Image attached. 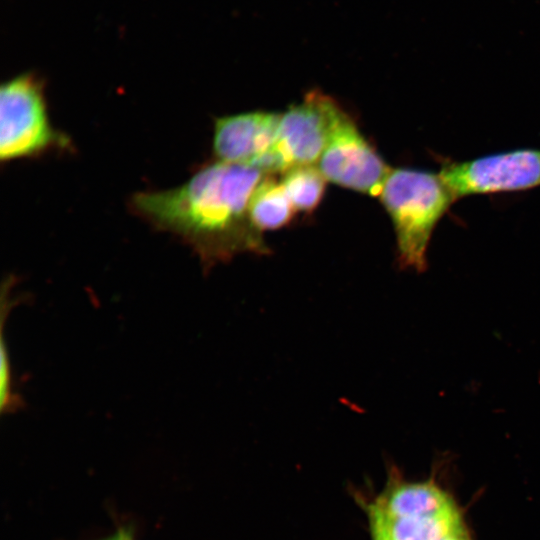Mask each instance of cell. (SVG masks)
Returning a JSON list of instances; mask_svg holds the SVG:
<instances>
[{"label":"cell","instance_id":"cell-1","mask_svg":"<svg viewBox=\"0 0 540 540\" xmlns=\"http://www.w3.org/2000/svg\"><path fill=\"white\" fill-rule=\"evenodd\" d=\"M267 174L251 165L215 160L182 185L136 193L132 210L154 227L189 244L206 268L241 253L267 255L271 249L251 222V195Z\"/></svg>","mask_w":540,"mask_h":540},{"label":"cell","instance_id":"cell-2","mask_svg":"<svg viewBox=\"0 0 540 540\" xmlns=\"http://www.w3.org/2000/svg\"><path fill=\"white\" fill-rule=\"evenodd\" d=\"M379 198L394 227L399 267L425 271L433 230L456 199L452 191L440 174L392 168Z\"/></svg>","mask_w":540,"mask_h":540},{"label":"cell","instance_id":"cell-3","mask_svg":"<svg viewBox=\"0 0 540 540\" xmlns=\"http://www.w3.org/2000/svg\"><path fill=\"white\" fill-rule=\"evenodd\" d=\"M0 120L2 161L36 157L70 147V139L52 126L43 83L32 72L2 83Z\"/></svg>","mask_w":540,"mask_h":540},{"label":"cell","instance_id":"cell-4","mask_svg":"<svg viewBox=\"0 0 540 540\" xmlns=\"http://www.w3.org/2000/svg\"><path fill=\"white\" fill-rule=\"evenodd\" d=\"M316 165L327 181L378 197L392 169L344 109Z\"/></svg>","mask_w":540,"mask_h":540},{"label":"cell","instance_id":"cell-5","mask_svg":"<svg viewBox=\"0 0 540 540\" xmlns=\"http://www.w3.org/2000/svg\"><path fill=\"white\" fill-rule=\"evenodd\" d=\"M455 198L540 185V150L520 149L449 163L439 173Z\"/></svg>","mask_w":540,"mask_h":540},{"label":"cell","instance_id":"cell-6","mask_svg":"<svg viewBox=\"0 0 540 540\" xmlns=\"http://www.w3.org/2000/svg\"><path fill=\"white\" fill-rule=\"evenodd\" d=\"M342 111L335 99L312 90L281 113L274 146L290 168L317 164Z\"/></svg>","mask_w":540,"mask_h":540},{"label":"cell","instance_id":"cell-7","mask_svg":"<svg viewBox=\"0 0 540 540\" xmlns=\"http://www.w3.org/2000/svg\"><path fill=\"white\" fill-rule=\"evenodd\" d=\"M280 117L259 110L216 118L212 148L217 160L252 165L275 143Z\"/></svg>","mask_w":540,"mask_h":540},{"label":"cell","instance_id":"cell-8","mask_svg":"<svg viewBox=\"0 0 540 540\" xmlns=\"http://www.w3.org/2000/svg\"><path fill=\"white\" fill-rule=\"evenodd\" d=\"M368 516L389 540H439L464 529L455 506L425 516L391 517L369 504Z\"/></svg>","mask_w":540,"mask_h":540},{"label":"cell","instance_id":"cell-9","mask_svg":"<svg viewBox=\"0 0 540 540\" xmlns=\"http://www.w3.org/2000/svg\"><path fill=\"white\" fill-rule=\"evenodd\" d=\"M371 504L391 517L425 516L455 506L447 493L431 483L395 484Z\"/></svg>","mask_w":540,"mask_h":540},{"label":"cell","instance_id":"cell-10","mask_svg":"<svg viewBox=\"0 0 540 540\" xmlns=\"http://www.w3.org/2000/svg\"><path fill=\"white\" fill-rule=\"evenodd\" d=\"M295 212L281 181L273 174H267L260 181L249 201L251 222L262 233L287 226Z\"/></svg>","mask_w":540,"mask_h":540},{"label":"cell","instance_id":"cell-11","mask_svg":"<svg viewBox=\"0 0 540 540\" xmlns=\"http://www.w3.org/2000/svg\"><path fill=\"white\" fill-rule=\"evenodd\" d=\"M280 181L295 210L307 213L321 202L327 182L317 165L293 166Z\"/></svg>","mask_w":540,"mask_h":540},{"label":"cell","instance_id":"cell-12","mask_svg":"<svg viewBox=\"0 0 540 540\" xmlns=\"http://www.w3.org/2000/svg\"><path fill=\"white\" fill-rule=\"evenodd\" d=\"M372 540H389L381 528L373 522H369Z\"/></svg>","mask_w":540,"mask_h":540},{"label":"cell","instance_id":"cell-13","mask_svg":"<svg viewBox=\"0 0 540 540\" xmlns=\"http://www.w3.org/2000/svg\"><path fill=\"white\" fill-rule=\"evenodd\" d=\"M116 540H135L133 531L125 527L120 528L116 532Z\"/></svg>","mask_w":540,"mask_h":540},{"label":"cell","instance_id":"cell-14","mask_svg":"<svg viewBox=\"0 0 540 540\" xmlns=\"http://www.w3.org/2000/svg\"><path fill=\"white\" fill-rule=\"evenodd\" d=\"M439 540H469L468 537L466 536V533L463 530H460V531H457V532H454V533H451Z\"/></svg>","mask_w":540,"mask_h":540},{"label":"cell","instance_id":"cell-15","mask_svg":"<svg viewBox=\"0 0 540 540\" xmlns=\"http://www.w3.org/2000/svg\"><path fill=\"white\" fill-rule=\"evenodd\" d=\"M101 540H116V533L109 536V537H107V538H105V539H101Z\"/></svg>","mask_w":540,"mask_h":540}]
</instances>
